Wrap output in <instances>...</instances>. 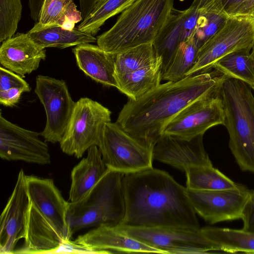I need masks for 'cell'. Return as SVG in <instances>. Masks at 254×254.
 Returning a JSON list of instances; mask_svg holds the SVG:
<instances>
[{
  "label": "cell",
  "mask_w": 254,
  "mask_h": 254,
  "mask_svg": "<svg viewBox=\"0 0 254 254\" xmlns=\"http://www.w3.org/2000/svg\"><path fill=\"white\" fill-rule=\"evenodd\" d=\"M125 218L120 226L200 229L186 188L153 167L125 174Z\"/></svg>",
  "instance_id": "6da1fadb"
},
{
  "label": "cell",
  "mask_w": 254,
  "mask_h": 254,
  "mask_svg": "<svg viewBox=\"0 0 254 254\" xmlns=\"http://www.w3.org/2000/svg\"><path fill=\"white\" fill-rule=\"evenodd\" d=\"M225 75L215 69L167 81L136 100L129 99L116 123L145 145L153 148L166 125L189 104L220 88Z\"/></svg>",
  "instance_id": "7a4b0ae2"
},
{
  "label": "cell",
  "mask_w": 254,
  "mask_h": 254,
  "mask_svg": "<svg viewBox=\"0 0 254 254\" xmlns=\"http://www.w3.org/2000/svg\"><path fill=\"white\" fill-rule=\"evenodd\" d=\"M29 203L23 245L14 254L56 253L70 241L69 201L49 178L26 176Z\"/></svg>",
  "instance_id": "3957f363"
},
{
  "label": "cell",
  "mask_w": 254,
  "mask_h": 254,
  "mask_svg": "<svg viewBox=\"0 0 254 254\" xmlns=\"http://www.w3.org/2000/svg\"><path fill=\"white\" fill-rule=\"evenodd\" d=\"M174 0H135L114 25L97 38L105 51L116 54L153 42L174 8Z\"/></svg>",
  "instance_id": "277c9868"
},
{
  "label": "cell",
  "mask_w": 254,
  "mask_h": 254,
  "mask_svg": "<svg viewBox=\"0 0 254 254\" xmlns=\"http://www.w3.org/2000/svg\"><path fill=\"white\" fill-rule=\"evenodd\" d=\"M124 175L109 170L86 196L76 202H69L67 220L71 237L85 228L122 224L126 213Z\"/></svg>",
  "instance_id": "5b68a950"
},
{
  "label": "cell",
  "mask_w": 254,
  "mask_h": 254,
  "mask_svg": "<svg viewBox=\"0 0 254 254\" xmlns=\"http://www.w3.org/2000/svg\"><path fill=\"white\" fill-rule=\"evenodd\" d=\"M220 95L229 147L243 171L254 173V95L245 82L227 78Z\"/></svg>",
  "instance_id": "8992f818"
},
{
  "label": "cell",
  "mask_w": 254,
  "mask_h": 254,
  "mask_svg": "<svg viewBox=\"0 0 254 254\" xmlns=\"http://www.w3.org/2000/svg\"><path fill=\"white\" fill-rule=\"evenodd\" d=\"M111 116V111L99 102L87 97L79 99L59 143L62 151L80 158L91 147L98 146Z\"/></svg>",
  "instance_id": "52a82bcc"
},
{
  "label": "cell",
  "mask_w": 254,
  "mask_h": 254,
  "mask_svg": "<svg viewBox=\"0 0 254 254\" xmlns=\"http://www.w3.org/2000/svg\"><path fill=\"white\" fill-rule=\"evenodd\" d=\"M254 46V18L250 15L229 16L199 48L196 62L187 76L208 72L225 56L240 50H252Z\"/></svg>",
  "instance_id": "ba28073f"
},
{
  "label": "cell",
  "mask_w": 254,
  "mask_h": 254,
  "mask_svg": "<svg viewBox=\"0 0 254 254\" xmlns=\"http://www.w3.org/2000/svg\"><path fill=\"white\" fill-rule=\"evenodd\" d=\"M98 146L109 170L126 174L153 167V148L130 135L116 122L106 124Z\"/></svg>",
  "instance_id": "9c48e42d"
},
{
  "label": "cell",
  "mask_w": 254,
  "mask_h": 254,
  "mask_svg": "<svg viewBox=\"0 0 254 254\" xmlns=\"http://www.w3.org/2000/svg\"><path fill=\"white\" fill-rule=\"evenodd\" d=\"M128 236L165 254H200L221 251L200 229L183 227L148 228L117 226Z\"/></svg>",
  "instance_id": "30bf717a"
},
{
  "label": "cell",
  "mask_w": 254,
  "mask_h": 254,
  "mask_svg": "<svg viewBox=\"0 0 254 254\" xmlns=\"http://www.w3.org/2000/svg\"><path fill=\"white\" fill-rule=\"evenodd\" d=\"M221 88L206 93L187 106L166 125L162 135L191 139L203 135L213 127L224 126Z\"/></svg>",
  "instance_id": "8fae6325"
},
{
  "label": "cell",
  "mask_w": 254,
  "mask_h": 254,
  "mask_svg": "<svg viewBox=\"0 0 254 254\" xmlns=\"http://www.w3.org/2000/svg\"><path fill=\"white\" fill-rule=\"evenodd\" d=\"M44 107L46 123L40 133L46 142L60 143L71 118L75 102L63 80L39 75L34 90Z\"/></svg>",
  "instance_id": "7c38bea8"
},
{
  "label": "cell",
  "mask_w": 254,
  "mask_h": 254,
  "mask_svg": "<svg viewBox=\"0 0 254 254\" xmlns=\"http://www.w3.org/2000/svg\"><path fill=\"white\" fill-rule=\"evenodd\" d=\"M187 194L196 213L214 224L242 218L250 190L238 189L199 190L186 188Z\"/></svg>",
  "instance_id": "4fadbf2b"
},
{
  "label": "cell",
  "mask_w": 254,
  "mask_h": 254,
  "mask_svg": "<svg viewBox=\"0 0 254 254\" xmlns=\"http://www.w3.org/2000/svg\"><path fill=\"white\" fill-rule=\"evenodd\" d=\"M40 133L15 125L0 115V157L8 161H22L38 165L51 163L47 142Z\"/></svg>",
  "instance_id": "5bb4252c"
},
{
  "label": "cell",
  "mask_w": 254,
  "mask_h": 254,
  "mask_svg": "<svg viewBox=\"0 0 254 254\" xmlns=\"http://www.w3.org/2000/svg\"><path fill=\"white\" fill-rule=\"evenodd\" d=\"M26 175L21 169L13 191L0 216V253L14 254L18 241L26 235L29 200Z\"/></svg>",
  "instance_id": "9a60e30c"
},
{
  "label": "cell",
  "mask_w": 254,
  "mask_h": 254,
  "mask_svg": "<svg viewBox=\"0 0 254 254\" xmlns=\"http://www.w3.org/2000/svg\"><path fill=\"white\" fill-rule=\"evenodd\" d=\"M74 250L88 253H151L166 254L161 250L132 238L116 227L101 225L70 242Z\"/></svg>",
  "instance_id": "2e32d148"
},
{
  "label": "cell",
  "mask_w": 254,
  "mask_h": 254,
  "mask_svg": "<svg viewBox=\"0 0 254 254\" xmlns=\"http://www.w3.org/2000/svg\"><path fill=\"white\" fill-rule=\"evenodd\" d=\"M153 160L185 172L191 167L212 166L203 143V135L185 139L162 135L154 145Z\"/></svg>",
  "instance_id": "e0dca14e"
},
{
  "label": "cell",
  "mask_w": 254,
  "mask_h": 254,
  "mask_svg": "<svg viewBox=\"0 0 254 254\" xmlns=\"http://www.w3.org/2000/svg\"><path fill=\"white\" fill-rule=\"evenodd\" d=\"M46 57L45 49L27 33H15L3 41L0 47L1 66L22 77L37 69Z\"/></svg>",
  "instance_id": "ac0fdd59"
},
{
  "label": "cell",
  "mask_w": 254,
  "mask_h": 254,
  "mask_svg": "<svg viewBox=\"0 0 254 254\" xmlns=\"http://www.w3.org/2000/svg\"><path fill=\"white\" fill-rule=\"evenodd\" d=\"M79 68L97 82L117 88L114 55L90 43L76 46L72 49Z\"/></svg>",
  "instance_id": "d6986e66"
},
{
  "label": "cell",
  "mask_w": 254,
  "mask_h": 254,
  "mask_svg": "<svg viewBox=\"0 0 254 254\" xmlns=\"http://www.w3.org/2000/svg\"><path fill=\"white\" fill-rule=\"evenodd\" d=\"M109 170L98 146L89 148L86 157L71 171L69 202H76L86 196Z\"/></svg>",
  "instance_id": "ffe728a7"
},
{
  "label": "cell",
  "mask_w": 254,
  "mask_h": 254,
  "mask_svg": "<svg viewBox=\"0 0 254 254\" xmlns=\"http://www.w3.org/2000/svg\"><path fill=\"white\" fill-rule=\"evenodd\" d=\"M162 61L134 71L115 74L117 89L129 99L136 100L161 84Z\"/></svg>",
  "instance_id": "44dd1931"
},
{
  "label": "cell",
  "mask_w": 254,
  "mask_h": 254,
  "mask_svg": "<svg viewBox=\"0 0 254 254\" xmlns=\"http://www.w3.org/2000/svg\"><path fill=\"white\" fill-rule=\"evenodd\" d=\"M186 9L173 8L163 28L153 41L158 57L162 61V74L168 67L181 43L185 41L184 24Z\"/></svg>",
  "instance_id": "7402d4cb"
},
{
  "label": "cell",
  "mask_w": 254,
  "mask_h": 254,
  "mask_svg": "<svg viewBox=\"0 0 254 254\" xmlns=\"http://www.w3.org/2000/svg\"><path fill=\"white\" fill-rule=\"evenodd\" d=\"M82 20L81 12L77 9L73 0H44L38 20L32 28L61 26L71 30Z\"/></svg>",
  "instance_id": "603a6c76"
},
{
  "label": "cell",
  "mask_w": 254,
  "mask_h": 254,
  "mask_svg": "<svg viewBox=\"0 0 254 254\" xmlns=\"http://www.w3.org/2000/svg\"><path fill=\"white\" fill-rule=\"evenodd\" d=\"M27 33L33 41L45 49H64L97 41L94 36L80 30L77 27L71 30L61 26L40 29L31 28Z\"/></svg>",
  "instance_id": "cb8c5ba5"
},
{
  "label": "cell",
  "mask_w": 254,
  "mask_h": 254,
  "mask_svg": "<svg viewBox=\"0 0 254 254\" xmlns=\"http://www.w3.org/2000/svg\"><path fill=\"white\" fill-rule=\"evenodd\" d=\"M201 230L221 251L254 253V232L215 227H205Z\"/></svg>",
  "instance_id": "d4e9b609"
},
{
  "label": "cell",
  "mask_w": 254,
  "mask_h": 254,
  "mask_svg": "<svg viewBox=\"0 0 254 254\" xmlns=\"http://www.w3.org/2000/svg\"><path fill=\"white\" fill-rule=\"evenodd\" d=\"M187 188L199 190L238 189L244 185L236 183L213 166H193L185 171Z\"/></svg>",
  "instance_id": "484cf974"
},
{
  "label": "cell",
  "mask_w": 254,
  "mask_h": 254,
  "mask_svg": "<svg viewBox=\"0 0 254 254\" xmlns=\"http://www.w3.org/2000/svg\"><path fill=\"white\" fill-rule=\"evenodd\" d=\"M251 51L245 49L230 53L216 62L213 68L228 78L245 82L254 91V59Z\"/></svg>",
  "instance_id": "4316f807"
},
{
  "label": "cell",
  "mask_w": 254,
  "mask_h": 254,
  "mask_svg": "<svg viewBox=\"0 0 254 254\" xmlns=\"http://www.w3.org/2000/svg\"><path fill=\"white\" fill-rule=\"evenodd\" d=\"M114 55L115 74H127L134 71L150 65L161 59L157 55L153 42L142 44Z\"/></svg>",
  "instance_id": "83f0119b"
},
{
  "label": "cell",
  "mask_w": 254,
  "mask_h": 254,
  "mask_svg": "<svg viewBox=\"0 0 254 254\" xmlns=\"http://www.w3.org/2000/svg\"><path fill=\"white\" fill-rule=\"evenodd\" d=\"M198 50L193 35L182 42L168 67L163 73L162 80L177 81L187 77L196 62Z\"/></svg>",
  "instance_id": "f1b7e54d"
},
{
  "label": "cell",
  "mask_w": 254,
  "mask_h": 254,
  "mask_svg": "<svg viewBox=\"0 0 254 254\" xmlns=\"http://www.w3.org/2000/svg\"><path fill=\"white\" fill-rule=\"evenodd\" d=\"M135 0H104L102 3L77 27L81 31L95 35L110 18L122 12Z\"/></svg>",
  "instance_id": "f546056e"
},
{
  "label": "cell",
  "mask_w": 254,
  "mask_h": 254,
  "mask_svg": "<svg viewBox=\"0 0 254 254\" xmlns=\"http://www.w3.org/2000/svg\"><path fill=\"white\" fill-rule=\"evenodd\" d=\"M22 11L21 0H0V42L16 33Z\"/></svg>",
  "instance_id": "4dcf8cb0"
},
{
  "label": "cell",
  "mask_w": 254,
  "mask_h": 254,
  "mask_svg": "<svg viewBox=\"0 0 254 254\" xmlns=\"http://www.w3.org/2000/svg\"><path fill=\"white\" fill-rule=\"evenodd\" d=\"M228 17L210 10L201 11L193 34L199 48L224 25Z\"/></svg>",
  "instance_id": "1f68e13d"
},
{
  "label": "cell",
  "mask_w": 254,
  "mask_h": 254,
  "mask_svg": "<svg viewBox=\"0 0 254 254\" xmlns=\"http://www.w3.org/2000/svg\"><path fill=\"white\" fill-rule=\"evenodd\" d=\"M19 88L29 92L31 88L29 84L21 76L2 66L0 67V91L11 88Z\"/></svg>",
  "instance_id": "d6a6232c"
},
{
  "label": "cell",
  "mask_w": 254,
  "mask_h": 254,
  "mask_svg": "<svg viewBox=\"0 0 254 254\" xmlns=\"http://www.w3.org/2000/svg\"><path fill=\"white\" fill-rule=\"evenodd\" d=\"M246 0H213L206 8L201 11L210 10L229 17L236 7Z\"/></svg>",
  "instance_id": "836d02e7"
},
{
  "label": "cell",
  "mask_w": 254,
  "mask_h": 254,
  "mask_svg": "<svg viewBox=\"0 0 254 254\" xmlns=\"http://www.w3.org/2000/svg\"><path fill=\"white\" fill-rule=\"evenodd\" d=\"M241 219L243 222V229L254 232V190H250Z\"/></svg>",
  "instance_id": "e575fe53"
},
{
  "label": "cell",
  "mask_w": 254,
  "mask_h": 254,
  "mask_svg": "<svg viewBox=\"0 0 254 254\" xmlns=\"http://www.w3.org/2000/svg\"><path fill=\"white\" fill-rule=\"evenodd\" d=\"M23 92L22 90L16 88L0 91V103L5 106H13L19 102Z\"/></svg>",
  "instance_id": "d590c367"
},
{
  "label": "cell",
  "mask_w": 254,
  "mask_h": 254,
  "mask_svg": "<svg viewBox=\"0 0 254 254\" xmlns=\"http://www.w3.org/2000/svg\"><path fill=\"white\" fill-rule=\"evenodd\" d=\"M82 20H84L102 3L104 0H78Z\"/></svg>",
  "instance_id": "8d00e7d4"
},
{
  "label": "cell",
  "mask_w": 254,
  "mask_h": 254,
  "mask_svg": "<svg viewBox=\"0 0 254 254\" xmlns=\"http://www.w3.org/2000/svg\"><path fill=\"white\" fill-rule=\"evenodd\" d=\"M254 9V0H247L236 7L229 16L247 15Z\"/></svg>",
  "instance_id": "74e56055"
},
{
  "label": "cell",
  "mask_w": 254,
  "mask_h": 254,
  "mask_svg": "<svg viewBox=\"0 0 254 254\" xmlns=\"http://www.w3.org/2000/svg\"><path fill=\"white\" fill-rule=\"evenodd\" d=\"M213 0H193L189 7L191 11L199 15L200 12L206 8Z\"/></svg>",
  "instance_id": "f35d334b"
},
{
  "label": "cell",
  "mask_w": 254,
  "mask_h": 254,
  "mask_svg": "<svg viewBox=\"0 0 254 254\" xmlns=\"http://www.w3.org/2000/svg\"><path fill=\"white\" fill-rule=\"evenodd\" d=\"M247 15H250L254 18V9L251 11Z\"/></svg>",
  "instance_id": "ab89813d"
},
{
  "label": "cell",
  "mask_w": 254,
  "mask_h": 254,
  "mask_svg": "<svg viewBox=\"0 0 254 254\" xmlns=\"http://www.w3.org/2000/svg\"><path fill=\"white\" fill-rule=\"evenodd\" d=\"M251 53H252V55L254 58V46L253 47L252 51H251Z\"/></svg>",
  "instance_id": "60d3db41"
}]
</instances>
